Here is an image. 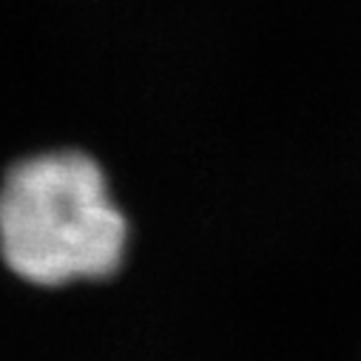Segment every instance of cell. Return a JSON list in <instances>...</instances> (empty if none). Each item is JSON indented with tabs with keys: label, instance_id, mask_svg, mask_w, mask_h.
I'll list each match as a JSON object with an SVG mask.
<instances>
[{
	"label": "cell",
	"instance_id": "obj_1",
	"mask_svg": "<svg viewBox=\"0 0 361 361\" xmlns=\"http://www.w3.org/2000/svg\"><path fill=\"white\" fill-rule=\"evenodd\" d=\"M128 225L103 168L80 151H51L6 171L0 185V256L32 285L60 288L114 276Z\"/></svg>",
	"mask_w": 361,
	"mask_h": 361
}]
</instances>
